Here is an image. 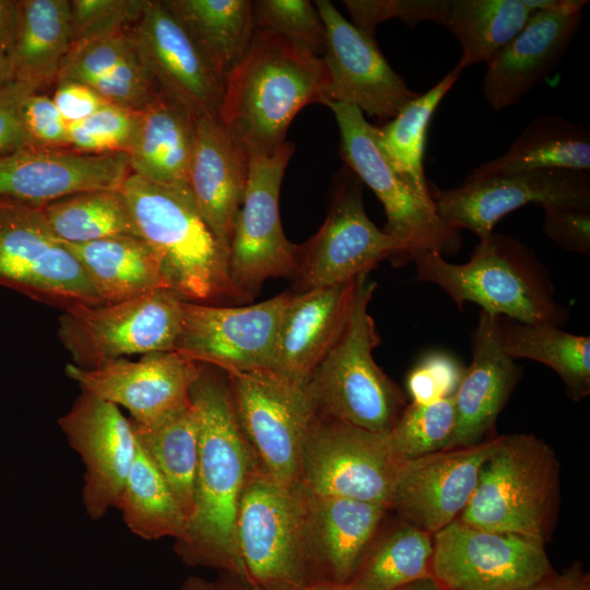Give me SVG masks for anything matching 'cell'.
<instances>
[{
  "mask_svg": "<svg viewBox=\"0 0 590 590\" xmlns=\"http://www.w3.org/2000/svg\"><path fill=\"white\" fill-rule=\"evenodd\" d=\"M40 208L55 235L67 244L139 236L121 189L80 192Z\"/></svg>",
  "mask_w": 590,
  "mask_h": 590,
  "instance_id": "40",
  "label": "cell"
},
{
  "mask_svg": "<svg viewBox=\"0 0 590 590\" xmlns=\"http://www.w3.org/2000/svg\"><path fill=\"white\" fill-rule=\"evenodd\" d=\"M540 169L590 172V133L585 126L558 115L531 120L502 156L476 167L483 177Z\"/></svg>",
  "mask_w": 590,
  "mask_h": 590,
  "instance_id": "31",
  "label": "cell"
},
{
  "mask_svg": "<svg viewBox=\"0 0 590 590\" xmlns=\"http://www.w3.org/2000/svg\"><path fill=\"white\" fill-rule=\"evenodd\" d=\"M38 92L22 81H11L0 86V155L32 145L22 118L26 98Z\"/></svg>",
  "mask_w": 590,
  "mask_h": 590,
  "instance_id": "51",
  "label": "cell"
},
{
  "mask_svg": "<svg viewBox=\"0 0 590 590\" xmlns=\"http://www.w3.org/2000/svg\"><path fill=\"white\" fill-rule=\"evenodd\" d=\"M456 357L445 352L422 356L406 377V389L412 402L430 403L453 397L464 374Z\"/></svg>",
  "mask_w": 590,
  "mask_h": 590,
  "instance_id": "48",
  "label": "cell"
},
{
  "mask_svg": "<svg viewBox=\"0 0 590 590\" xmlns=\"http://www.w3.org/2000/svg\"><path fill=\"white\" fill-rule=\"evenodd\" d=\"M543 229L560 248L590 255V206L546 205Z\"/></svg>",
  "mask_w": 590,
  "mask_h": 590,
  "instance_id": "49",
  "label": "cell"
},
{
  "mask_svg": "<svg viewBox=\"0 0 590 590\" xmlns=\"http://www.w3.org/2000/svg\"><path fill=\"white\" fill-rule=\"evenodd\" d=\"M533 13L523 0H448L441 25L461 46L457 68L487 63Z\"/></svg>",
  "mask_w": 590,
  "mask_h": 590,
  "instance_id": "37",
  "label": "cell"
},
{
  "mask_svg": "<svg viewBox=\"0 0 590 590\" xmlns=\"http://www.w3.org/2000/svg\"><path fill=\"white\" fill-rule=\"evenodd\" d=\"M149 0L70 1L73 45L123 33L141 16Z\"/></svg>",
  "mask_w": 590,
  "mask_h": 590,
  "instance_id": "44",
  "label": "cell"
},
{
  "mask_svg": "<svg viewBox=\"0 0 590 590\" xmlns=\"http://www.w3.org/2000/svg\"><path fill=\"white\" fill-rule=\"evenodd\" d=\"M131 424L137 442L165 479L188 526L194 514L199 451L198 417L191 401L154 425Z\"/></svg>",
  "mask_w": 590,
  "mask_h": 590,
  "instance_id": "35",
  "label": "cell"
},
{
  "mask_svg": "<svg viewBox=\"0 0 590 590\" xmlns=\"http://www.w3.org/2000/svg\"><path fill=\"white\" fill-rule=\"evenodd\" d=\"M255 31L270 32L320 56L326 30L314 2L308 0L251 1Z\"/></svg>",
  "mask_w": 590,
  "mask_h": 590,
  "instance_id": "42",
  "label": "cell"
},
{
  "mask_svg": "<svg viewBox=\"0 0 590 590\" xmlns=\"http://www.w3.org/2000/svg\"><path fill=\"white\" fill-rule=\"evenodd\" d=\"M58 424L85 465L82 499L97 520L117 508L138 452L130 418L119 406L82 391Z\"/></svg>",
  "mask_w": 590,
  "mask_h": 590,
  "instance_id": "22",
  "label": "cell"
},
{
  "mask_svg": "<svg viewBox=\"0 0 590 590\" xmlns=\"http://www.w3.org/2000/svg\"><path fill=\"white\" fill-rule=\"evenodd\" d=\"M352 23L373 36L376 27L389 19H400L409 25L424 21L441 24L448 0H345Z\"/></svg>",
  "mask_w": 590,
  "mask_h": 590,
  "instance_id": "46",
  "label": "cell"
},
{
  "mask_svg": "<svg viewBox=\"0 0 590 590\" xmlns=\"http://www.w3.org/2000/svg\"><path fill=\"white\" fill-rule=\"evenodd\" d=\"M240 429L260 468L278 484L300 486V456L316 416L306 384L273 370L225 374Z\"/></svg>",
  "mask_w": 590,
  "mask_h": 590,
  "instance_id": "10",
  "label": "cell"
},
{
  "mask_svg": "<svg viewBox=\"0 0 590 590\" xmlns=\"http://www.w3.org/2000/svg\"><path fill=\"white\" fill-rule=\"evenodd\" d=\"M189 398L199 426L194 514L175 551L189 566L246 578L236 543V518L257 460L237 422L227 379L203 365Z\"/></svg>",
  "mask_w": 590,
  "mask_h": 590,
  "instance_id": "1",
  "label": "cell"
},
{
  "mask_svg": "<svg viewBox=\"0 0 590 590\" xmlns=\"http://www.w3.org/2000/svg\"><path fill=\"white\" fill-rule=\"evenodd\" d=\"M502 347L514 359L528 358L552 368L574 401L590 393V337L547 323L499 317Z\"/></svg>",
  "mask_w": 590,
  "mask_h": 590,
  "instance_id": "34",
  "label": "cell"
},
{
  "mask_svg": "<svg viewBox=\"0 0 590 590\" xmlns=\"http://www.w3.org/2000/svg\"><path fill=\"white\" fill-rule=\"evenodd\" d=\"M362 181L345 168L318 232L298 245L295 275L299 292L349 282L384 259L404 264L402 245L368 217Z\"/></svg>",
  "mask_w": 590,
  "mask_h": 590,
  "instance_id": "14",
  "label": "cell"
},
{
  "mask_svg": "<svg viewBox=\"0 0 590 590\" xmlns=\"http://www.w3.org/2000/svg\"><path fill=\"white\" fill-rule=\"evenodd\" d=\"M157 91L193 118L219 116L224 80L163 1L149 0L129 34Z\"/></svg>",
  "mask_w": 590,
  "mask_h": 590,
  "instance_id": "21",
  "label": "cell"
},
{
  "mask_svg": "<svg viewBox=\"0 0 590 590\" xmlns=\"http://www.w3.org/2000/svg\"><path fill=\"white\" fill-rule=\"evenodd\" d=\"M581 12L534 11L487 63L483 93L494 110L518 104L555 69L576 35Z\"/></svg>",
  "mask_w": 590,
  "mask_h": 590,
  "instance_id": "25",
  "label": "cell"
},
{
  "mask_svg": "<svg viewBox=\"0 0 590 590\" xmlns=\"http://www.w3.org/2000/svg\"><path fill=\"white\" fill-rule=\"evenodd\" d=\"M502 437L403 461L396 475L389 510L401 521L434 535L467 507L481 469Z\"/></svg>",
  "mask_w": 590,
  "mask_h": 590,
  "instance_id": "19",
  "label": "cell"
},
{
  "mask_svg": "<svg viewBox=\"0 0 590 590\" xmlns=\"http://www.w3.org/2000/svg\"><path fill=\"white\" fill-rule=\"evenodd\" d=\"M432 559L433 535L401 521L385 533L378 531L347 586L352 590H397L433 576Z\"/></svg>",
  "mask_w": 590,
  "mask_h": 590,
  "instance_id": "38",
  "label": "cell"
},
{
  "mask_svg": "<svg viewBox=\"0 0 590 590\" xmlns=\"http://www.w3.org/2000/svg\"><path fill=\"white\" fill-rule=\"evenodd\" d=\"M192 148L193 117L160 93L139 113L127 152L130 170L157 184L188 187Z\"/></svg>",
  "mask_w": 590,
  "mask_h": 590,
  "instance_id": "29",
  "label": "cell"
},
{
  "mask_svg": "<svg viewBox=\"0 0 590 590\" xmlns=\"http://www.w3.org/2000/svg\"><path fill=\"white\" fill-rule=\"evenodd\" d=\"M462 71L455 68L437 84L404 105L386 123L375 127L378 146L406 185L424 201L434 203L424 174L423 155L429 121Z\"/></svg>",
  "mask_w": 590,
  "mask_h": 590,
  "instance_id": "36",
  "label": "cell"
},
{
  "mask_svg": "<svg viewBox=\"0 0 590 590\" xmlns=\"http://www.w3.org/2000/svg\"><path fill=\"white\" fill-rule=\"evenodd\" d=\"M288 590H352L347 585H335L330 582H318L307 587Z\"/></svg>",
  "mask_w": 590,
  "mask_h": 590,
  "instance_id": "57",
  "label": "cell"
},
{
  "mask_svg": "<svg viewBox=\"0 0 590 590\" xmlns=\"http://www.w3.org/2000/svg\"><path fill=\"white\" fill-rule=\"evenodd\" d=\"M23 0H0V59H7L21 26Z\"/></svg>",
  "mask_w": 590,
  "mask_h": 590,
  "instance_id": "54",
  "label": "cell"
},
{
  "mask_svg": "<svg viewBox=\"0 0 590 590\" xmlns=\"http://www.w3.org/2000/svg\"><path fill=\"white\" fill-rule=\"evenodd\" d=\"M129 34L72 45L64 58L57 82L74 81L90 85L134 54Z\"/></svg>",
  "mask_w": 590,
  "mask_h": 590,
  "instance_id": "45",
  "label": "cell"
},
{
  "mask_svg": "<svg viewBox=\"0 0 590 590\" xmlns=\"http://www.w3.org/2000/svg\"><path fill=\"white\" fill-rule=\"evenodd\" d=\"M518 590H590L589 575L575 563L560 574L554 570L539 581Z\"/></svg>",
  "mask_w": 590,
  "mask_h": 590,
  "instance_id": "53",
  "label": "cell"
},
{
  "mask_svg": "<svg viewBox=\"0 0 590 590\" xmlns=\"http://www.w3.org/2000/svg\"><path fill=\"white\" fill-rule=\"evenodd\" d=\"M0 284L60 307L103 304L42 208L0 199Z\"/></svg>",
  "mask_w": 590,
  "mask_h": 590,
  "instance_id": "12",
  "label": "cell"
},
{
  "mask_svg": "<svg viewBox=\"0 0 590 590\" xmlns=\"http://www.w3.org/2000/svg\"><path fill=\"white\" fill-rule=\"evenodd\" d=\"M51 97L68 125L81 121L107 102L92 87L74 81H59Z\"/></svg>",
  "mask_w": 590,
  "mask_h": 590,
  "instance_id": "52",
  "label": "cell"
},
{
  "mask_svg": "<svg viewBox=\"0 0 590 590\" xmlns=\"http://www.w3.org/2000/svg\"><path fill=\"white\" fill-rule=\"evenodd\" d=\"M169 12L225 81L255 34L249 0H165Z\"/></svg>",
  "mask_w": 590,
  "mask_h": 590,
  "instance_id": "33",
  "label": "cell"
},
{
  "mask_svg": "<svg viewBox=\"0 0 590 590\" xmlns=\"http://www.w3.org/2000/svg\"><path fill=\"white\" fill-rule=\"evenodd\" d=\"M328 74L321 56L270 32L255 31L224 81L219 119L247 152L273 154L306 105L323 102Z\"/></svg>",
  "mask_w": 590,
  "mask_h": 590,
  "instance_id": "2",
  "label": "cell"
},
{
  "mask_svg": "<svg viewBox=\"0 0 590 590\" xmlns=\"http://www.w3.org/2000/svg\"><path fill=\"white\" fill-rule=\"evenodd\" d=\"M544 545L457 518L433 535L432 575L447 590H518L553 571Z\"/></svg>",
  "mask_w": 590,
  "mask_h": 590,
  "instance_id": "15",
  "label": "cell"
},
{
  "mask_svg": "<svg viewBox=\"0 0 590 590\" xmlns=\"http://www.w3.org/2000/svg\"><path fill=\"white\" fill-rule=\"evenodd\" d=\"M23 125L32 145L68 148V123L51 97L35 92L23 106Z\"/></svg>",
  "mask_w": 590,
  "mask_h": 590,
  "instance_id": "50",
  "label": "cell"
},
{
  "mask_svg": "<svg viewBox=\"0 0 590 590\" xmlns=\"http://www.w3.org/2000/svg\"><path fill=\"white\" fill-rule=\"evenodd\" d=\"M314 3L326 30L322 60L328 83L322 104L352 105L363 114L388 121L418 96L392 70L373 36L354 26L330 1Z\"/></svg>",
  "mask_w": 590,
  "mask_h": 590,
  "instance_id": "18",
  "label": "cell"
},
{
  "mask_svg": "<svg viewBox=\"0 0 590 590\" xmlns=\"http://www.w3.org/2000/svg\"><path fill=\"white\" fill-rule=\"evenodd\" d=\"M294 152L285 142L275 153L249 155L248 180L238 210L231 245L232 283L246 302L257 296L272 278H295L298 245L282 228L279 196L282 179Z\"/></svg>",
  "mask_w": 590,
  "mask_h": 590,
  "instance_id": "13",
  "label": "cell"
},
{
  "mask_svg": "<svg viewBox=\"0 0 590 590\" xmlns=\"http://www.w3.org/2000/svg\"><path fill=\"white\" fill-rule=\"evenodd\" d=\"M416 276L442 288L459 309L472 302L488 314L526 323L562 327L569 310L555 298L546 267L520 240L493 233L480 239L469 261L455 264L436 251L413 259Z\"/></svg>",
  "mask_w": 590,
  "mask_h": 590,
  "instance_id": "4",
  "label": "cell"
},
{
  "mask_svg": "<svg viewBox=\"0 0 590 590\" xmlns=\"http://www.w3.org/2000/svg\"><path fill=\"white\" fill-rule=\"evenodd\" d=\"M304 494L320 580L347 585L381 528L388 508L365 500Z\"/></svg>",
  "mask_w": 590,
  "mask_h": 590,
  "instance_id": "28",
  "label": "cell"
},
{
  "mask_svg": "<svg viewBox=\"0 0 590 590\" xmlns=\"http://www.w3.org/2000/svg\"><path fill=\"white\" fill-rule=\"evenodd\" d=\"M290 295L238 307L185 300L174 351L225 374L270 369Z\"/></svg>",
  "mask_w": 590,
  "mask_h": 590,
  "instance_id": "17",
  "label": "cell"
},
{
  "mask_svg": "<svg viewBox=\"0 0 590 590\" xmlns=\"http://www.w3.org/2000/svg\"><path fill=\"white\" fill-rule=\"evenodd\" d=\"M139 236L157 255L164 283L187 302H246L229 274V253L213 235L188 187L130 173L121 186Z\"/></svg>",
  "mask_w": 590,
  "mask_h": 590,
  "instance_id": "3",
  "label": "cell"
},
{
  "mask_svg": "<svg viewBox=\"0 0 590 590\" xmlns=\"http://www.w3.org/2000/svg\"><path fill=\"white\" fill-rule=\"evenodd\" d=\"M14 81V75L8 59H0V86Z\"/></svg>",
  "mask_w": 590,
  "mask_h": 590,
  "instance_id": "58",
  "label": "cell"
},
{
  "mask_svg": "<svg viewBox=\"0 0 590 590\" xmlns=\"http://www.w3.org/2000/svg\"><path fill=\"white\" fill-rule=\"evenodd\" d=\"M139 113L106 103L90 117L68 125V148L94 154L127 153Z\"/></svg>",
  "mask_w": 590,
  "mask_h": 590,
  "instance_id": "43",
  "label": "cell"
},
{
  "mask_svg": "<svg viewBox=\"0 0 590 590\" xmlns=\"http://www.w3.org/2000/svg\"><path fill=\"white\" fill-rule=\"evenodd\" d=\"M499 317L481 310L472 332V359L453 394V448L484 440L522 376V368L502 347Z\"/></svg>",
  "mask_w": 590,
  "mask_h": 590,
  "instance_id": "26",
  "label": "cell"
},
{
  "mask_svg": "<svg viewBox=\"0 0 590 590\" xmlns=\"http://www.w3.org/2000/svg\"><path fill=\"white\" fill-rule=\"evenodd\" d=\"M203 365L175 351L153 352L132 362L120 358L95 368L66 366L82 389L131 414V421L154 425L190 402L189 392Z\"/></svg>",
  "mask_w": 590,
  "mask_h": 590,
  "instance_id": "20",
  "label": "cell"
},
{
  "mask_svg": "<svg viewBox=\"0 0 590 590\" xmlns=\"http://www.w3.org/2000/svg\"><path fill=\"white\" fill-rule=\"evenodd\" d=\"M397 590H447L435 577L427 576L410 583H406Z\"/></svg>",
  "mask_w": 590,
  "mask_h": 590,
  "instance_id": "56",
  "label": "cell"
},
{
  "mask_svg": "<svg viewBox=\"0 0 590 590\" xmlns=\"http://www.w3.org/2000/svg\"><path fill=\"white\" fill-rule=\"evenodd\" d=\"M403 461L388 435L317 415L300 456V487L309 495L344 497L388 508Z\"/></svg>",
  "mask_w": 590,
  "mask_h": 590,
  "instance_id": "11",
  "label": "cell"
},
{
  "mask_svg": "<svg viewBox=\"0 0 590 590\" xmlns=\"http://www.w3.org/2000/svg\"><path fill=\"white\" fill-rule=\"evenodd\" d=\"M248 172L247 152L225 130L217 115L193 118L188 188L202 219L228 253Z\"/></svg>",
  "mask_w": 590,
  "mask_h": 590,
  "instance_id": "24",
  "label": "cell"
},
{
  "mask_svg": "<svg viewBox=\"0 0 590 590\" xmlns=\"http://www.w3.org/2000/svg\"><path fill=\"white\" fill-rule=\"evenodd\" d=\"M180 590H259L246 578L222 573L215 580H206L200 577H189Z\"/></svg>",
  "mask_w": 590,
  "mask_h": 590,
  "instance_id": "55",
  "label": "cell"
},
{
  "mask_svg": "<svg viewBox=\"0 0 590 590\" xmlns=\"http://www.w3.org/2000/svg\"><path fill=\"white\" fill-rule=\"evenodd\" d=\"M355 281L290 295L270 370L306 384L346 323Z\"/></svg>",
  "mask_w": 590,
  "mask_h": 590,
  "instance_id": "27",
  "label": "cell"
},
{
  "mask_svg": "<svg viewBox=\"0 0 590 590\" xmlns=\"http://www.w3.org/2000/svg\"><path fill=\"white\" fill-rule=\"evenodd\" d=\"M457 417L453 397L408 404L388 434L402 461L453 448Z\"/></svg>",
  "mask_w": 590,
  "mask_h": 590,
  "instance_id": "41",
  "label": "cell"
},
{
  "mask_svg": "<svg viewBox=\"0 0 590 590\" xmlns=\"http://www.w3.org/2000/svg\"><path fill=\"white\" fill-rule=\"evenodd\" d=\"M185 299L158 288L125 302L78 305L59 317L58 337L74 365L95 368L135 354L174 351Z\"/></svg>",
  "mask_w": 590,
  "mask_h": 590,
  "instance_id": "8",
  "label": "cell"
},
{
  "mask_svg": "<svg viewBox=\"0 0 590 590\" xmlns=\"http://www.w3.org/2000/svg\"><path fill=\"white\" fill-rule=\"evenodd\" d=\"M435 210L451 228L469 229L480 239L498 221L530 203L590 206V172L540 169L473 177L456 188H433Z\"/></svg>",
  "mask_w": 590,
  "mask_h": 590,
  "instance_id": "16",
  "label": "cell"
},
{
  "mask_svg": "<svg viewBox=\"0 0 590 590\" xmlns=\"http://www.w3.org/2000/svg\"><path fill=\"white\" fill-rule=\"evenodd\" d=\"M88 86L105 102L135 113L142 111L160 95L135 51Z\"/></svg>",
  "mask_w": 590,
  "mask_h": 590,
  "instance_id": "47",
  "label": "cell"
},
{
  "mask_svg": "<svg viewBox=\"0 0 590 590\" xmlns=\"http://www.w3.org/2000/svg\"><path fill=\"white\" fill-rule=\"evenodd\" d=\"M64 245L84 270L103 304H114L166 288L161 262L139 236H114Z\"/></svg>",
  "mask_w": 590,
  "mask_h": 590,
  "instance_id": "30",
  "label": "cell"
},
{
  "mask_svg": "<svg viewBox=\"0 0 590 590\" xmlns=\"http://www.w3.org/2000/svg\"><path fill=\"white\" fill-rule=\"evenodd\" d=\"M376 286L368 273L356 278L346 323L309 375L306 388L317 415L388 435L406 398L373 356L380 343L368 312Z\"/></svg>",
  "mask_w": 590,
  "mask_h": 590,
  "instance_id": "5",
  "label": "cell"
},
{
  "mask_svg": "<svg viewBox=\"0 0 590 590\" xmlns=\"http://www.w3.org/2000/svg\"><path fill=\"white\" fill-rule=\"evenodd\" d=\"M236 543L245 577L259 590L322 582L310 545L303 489L278 484L258 462L240 496Z\"/></svg>",
  "mask_w": 590,
  "mask_h": 590,
  "instance_id": "7",
  "label": "cell"
},
{
  "mask_svg": "<svg viewBox=\"0 0 590 590\" xmlns=\"http://www.w3.org/2000/svg\"><path fill=\"white\" fill-rule=\"evenodd\" d=\"M72 45L69 0H23L21 26L7 58L14 80L37 91L57 82Z\"/></svg>",
  "mask_w": 590,
  "mask_h": 590,
  "instance_id": "32",
  "label": "cell"
},
{
  "mask_svg": "<svg viewBox=\"0 0 590 590\" xmlns=\"http://www.w3.org/2000/svg\"><path fill=\"white\" fill-rule=\"evenodd\" d=\"M128 154L28 145L0 155V199L43 206L71 194L120 189Z\"/></svg>",
  "mask_w": 590,
  "mask_h": 590,
  "instance_id": "23",
  "label": "cell"
},
{
  "mask_svg": "<svg viewBox=\"0 0 590 590\" xmlns=\"http://www.w3.org/2000/svg\"><path fill=\"white\" fill-rule=\"evenodd\" d=\"M333 113L340 132V155L347 168L367 185L387 216L384 231L404 249L405 262L427 251L451 256L461 246L458 229L437 215L435 203L421 199L391 166L377 144L374 126L356 107L323 103Z\"/></svg>",
  "mask_w": 590,
  "mask_h": 590,
  "instance_id": "9",
  "label": "cell"
},
{
  "mask_svg": "<svg viewBox=\"0 0 590 590\" xmlns=\"http://www.w3.org/2000/svg\"><path fill=\"white\" fill-rule=\"evenodd\" d=\"M117 508L129 530L144 540L184 539L187 520L165 479L138 444Z\"/></svg>",
  "mask_w": 590,
  "mask_h": 590,
  "instance_id": "39",
  "label": "cell"
},
{
  "mask_svg": "<svg viewBox=\"0 0 590 590\" xmlns=\"http://www.w3.org/2000/svg\"><path fill=\"white\" fill-rule=\"evenodd\" d=\"M559 474L556 455L542 438L533 434L503 435L458 518L476 528L545 544L558 514Z\"/></svg>",
  "mask_w": 590,
  "mask_h": 590,
  "instance_id": "6",
  "label": "cell"
}]
</instances>
